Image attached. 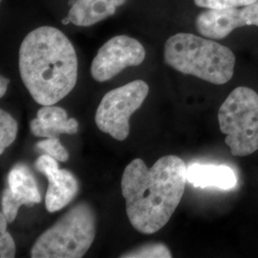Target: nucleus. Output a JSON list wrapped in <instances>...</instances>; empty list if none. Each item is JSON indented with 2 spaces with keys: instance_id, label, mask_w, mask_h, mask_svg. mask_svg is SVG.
<instances>
[{
  "instance_id": "1",
  "label": "nucleus",
  "mask_w": 258,
  "mask_h": 258,
  "mask_svg": "<svg viewBox=\"0 0 258 258\" xmlns=\"http://www.w3.org/2000/svg\"><path fill=\"white\" fill-rule=\"evenodd\" d=\"M187 166L180 157H161L148 168L135 159L124 168L120 181L125 211L132 227L144 234L164 228L184 195Z\"/></svg>"
},
{
  "instance_id": "2",
  "label": "nucleus",
  "mask_w": 258,
  "mask_h": 258,
  "mask_svg": "<svg viewBox=\"0 0 258 258\" xmlns=\"http://www.w3.org/2000/svg\"><path fill=\"white\" fill-rule=\"evenodd\" d=\"M19 74L34 101L54 105L74 89L79 61L74 46L55 27L30 32L19 47Z\"/></svg>"
},
{
  "instance_id": "3",
  "label": "nucleus",
  "mask_w": 258,
  "mask_h": 258,
  "mask_svg": "<svg viewBox=\"0 0 258 258\" xmlns=\"http://www.w3.org/2000/svg\"><path fill=\"white\" fill-rule=\"evenodd\" d=\"M164 60L182 74L218 85L231 81L235 66L230 48L189 33H178L166 40Z\"/></svg>"
},
{
  "instance_id": "4",
  "label": "nucleus",
  "mask_w": 258,
  "mask_h": 258,
  "mask_svg": "<svg viewBox=\"0 0 258 258\" xmlns=\"http://www.w3.org/2000/svg\"><path fill=\"white\" fill-rule=\"evenodd\" d=\"M97 217L85 201L75 204L44 231L31 249L33 258H82L96 236Z\"/></svg>"
},
{
  "instance_id": "5",
  "label": "nucleus",
  "mask_w": 258,
  "mask_h": 258,
  "mask_svg": "<svg viewBox=\"0 0 258 258\" xmlns=\"http://www.w3.org/2000/svg\"><path fill=\"white\" fill-rule=\"evenodd\" d=\"M225 143L233 156L250 155L258 150V94L239 86L231 91L218 111Z\"/></svg>"
},
{
  "instance_id": "6",
  "label": "nucleus",
  "mask_w": 258,
  "mask_h": 258,
  "mask_svg": "<svg viewBox=\"0 0 258 258\" xmlns=\"http://www.w3.org/2000/svg\"><path fill=\"white\" fill-rule=\"evenodd\" d=\"M149 92L148 83L136 80L106 93L95 115V122L103 133L117 141L126 140L129 120L145 102Z\"/></svg>"
},
{
  "instance_id": "7",
  "label": "nucleus",
  "mask_w": 258,
  "mask_h": 258,
  "mask_svg": "<svg viewBox=\"0 0 258 258\" xmlns=\"http://www.w3.org/2000/svg\"><path fill=\"white\" fill-rule=\"evenodd\" d=\"M146 58V50L136 38L112 37L102 45L93 59L90 72L96 82H107L127 67L138 66Z\"/></svg>"
},
{
  "instance_id": "8",
  "label": "nucleus",
  "mask_w": 258,
  "mask_h": 258,
  "mask_svg": "<svg viewBox=\"0 0 258 258\" xmlns=\"http://www.w3.org/2000/svg\"><path fill=\"white\" fill-rule=\"evenodd\" d=\"M195 26L200 35L212 39L225 38L237 28L258 26V1L243 7L204 11L197 16Z\"/></svg>"
},
{
  "instance_id": "9",
  "label": "nucleus",
  "mask_w": 258,
  "mask_h": 258,
  "mask_svg": "<svg viewBox=\"0 0 258 258\" xmlns=\"http://www.w3.org/2000/svg\"><path fill=\"white\" fill-rule=\"evenodd\" d=\"M41 202V195L32 170L24 164H18L10 170L8 187L1 196V212L8 223L18 216L21 206L33 207Z\"/></svg>"
},
{
  "instance_id": "10",
  "label": "nucleus",
  "mask_w": 258,
  "mask_h": 258,
  "mask_svg": "<svg viewBox=\"0 0 258 258\" xmlns=\"http://www.w3.org/2000/svg\"><path fill=\"white\" fill-rule=\"evenodd\" d=\"M57 160L50 155L38 157L35 163L37 171L46 176L48 188L45 195V207L49 212L63 209L79 192L80 184L72 172L58 167Z\"/></svg>"
},
{
  "instance_id": "11",
  "label": "nucleus",
  "mask_w": 258,
  "mask_h": 258,
  "mask_svg": "<svg viewBox=\"0 0 258 258\" xmlns=\"http://www.w3.org/2000/svg\"><path fill=\"white\" fill-rule=\"evenodd\" d=\"M30 129L38 138H58L60 134H75L79 130V122L68 118L66 111L54 105H42L37 111V118L31 120Z\"/></svg>"
},
{
  "instance_id": "12",
  "label": "nucleus",
  "mask_w": 258,
  "mask_h": 258,
  "mask_svg": "<svg viewBox=\"0 0 258 258\" xmlns=\"http://www.w3.org/2000/svg\"><path fill=\"white\" fill-rule=\"evenodd\" d=\"M187 182L195 187H217L230 190L236 186L237 176L231 166L194 163L187 166Z\"/></svg>"
},
{
  "instance_id": "13",
  "label": "nucleus",
  "mask_w": 258,
  "mask_h": 258,
  "mask_svg": "<svg viewBox=\"0 0 258 258\" xmlns=\"http://www.w3.org/2000/svg\"><path fill=\"white\" fill-rule=\"evenodd\" d=\"M126 0H76L68 20L76 26L88 27L113 16Z\"/></svg>"
},
{
  "instance_id": "14",
  "label": "nucleus",
  "mask_w": 258,
  "mask_h": 258,
  "mask_svg": "<svg viewBox=\"0 0 258 258\" xmlns=\"http://www.w3.org/2000/svg\"><path fill=\"white\" fill-rule=\"evenodd\" d=\"M18 121L7 111L0 110V154L15 142L18 136Z\"/></svg>"
},
{
  "instance_id": "15",
  "label": "nucleus",
  "mask_w": 258,
  "mask_h": 258,
  "mask_svg": "<svg viewBox=\"0 0 258 258\" xmlns=\"http://www.w3.org/2000/svg\"><path fill=\"white\" fill-rule=\"evenodd\" d=\"M121 258H170L172 253L165 244L149 243L131 249L120 255Z\"/></svg>"
},
{
  "instance_id": "16",
  "label": "nucleus",
  "mask_w": 258,
  "mask_h": 258,
  "mask_svg": "<svg viewBox=\"0 0 258 258\" xmlns=\"http://www.w3.org/2000/svg\"><path fill=\"white\" fill-rule=\"evenodd\" d=\"M36 148L45 151L46 154L55 158L58 162L65 163L69 160V153L58 138H47L40 141L36 145Z\"/></svg>"
},
{
  "instance_id": "17",
  "label": "nucleus",
  "mask_w": 258,
  "mask_h": 258,
  "mask_svg": "<svg viewBox=\"0 0 258 258\" xmlns=\"http://www.w3.org/2000/svg\"><path fill=\"white\" fill-rule=\"evenodd\" d=\"M258 0H194V3L207 9H225L232 7H243Z\"/></svg>"
},
{
  "instance_id": "18",
  "label": "nucleus",
  "mask_w": 258,
  "mask_h": 258,
  "mask_svg": "<svg viewBox=\"0 0 258 258\" xmlns=\"http://www.w3.org/2000/svg\"><path fill=\"white\" fill-rule=\"evenodd\" d=\"M16 256V244L9 232L0 234V257L14 258Z\"/></svg>"
},
{
  "instance_id": "19",
  "label": "nucleus",
  "mask_w": 258,
  "mask_h": 258,
  "mask_svg": "<svg viewBox=\"0 0 258 258\" xmlns=\"http://www.w3.org/2000/svg\"><path fill=\"white\" fill-rule=\"evenodd\" d=\"M9 83V79H7V78L1 76V78H0V97H1V98L7 92Z\"/></svg>"
},
{
  "instance_id": "20",
  "label": "nucleus",
  "mask_w": 258,
  "mask_h": 258,
  "mask_svg": "<svg viewBox=\"0 0 258 258\" xmlns=\"http://www.w3.org/2000/svg\"><path fill=\"white\" fill-rule=\"evenodd\" d=\"M1 1H2V0H1Z\"/></svg>"
}]
</instances>
